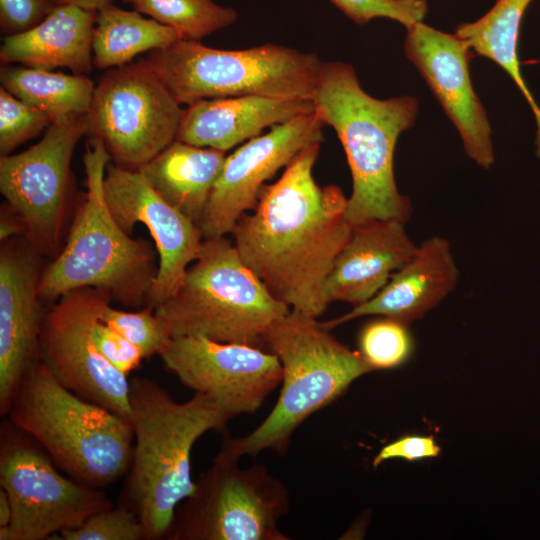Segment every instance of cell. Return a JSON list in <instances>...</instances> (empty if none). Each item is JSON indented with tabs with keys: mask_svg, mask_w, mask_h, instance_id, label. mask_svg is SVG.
Instances as JSON below:
<instances>
[{
	"mask_svg": "<svg viewBox=\"0 0 540 540\" xmlns=\"http://www.w3.org/2000/svg\"><path fill=\"white\" fill-rule=\"evenodd\" d=\"M319 149L310 146L265 184L253 213L243 214L231 232L241 259L269 292L312 318L328 307L324 285L353 229L343 190L320 187L313 177Z\"/></svg>",
	"mask_w": 540,
	"mask_h": 540,
	"instance_id": "6da1fadb",
	"label": "cell"
},
{
	"mask_svg": "<svg viewBox=\"0 0 540 540\" xmlns=\"http://www.w3.org/2000/svg\"><path fill=\"white\" fill-rule=\"evenodd\" d=\"M312 101L315 113L335 130L346 154L352 176L347 220L353 226L373 220L406 224L412 206L397 188L394 152L400 134L416 122L418 100L374 98L361 87L350 64L322 61Z\"/></svg>",
	"mask_w": 540,
	"mask_h": 540,
	"instance_id": "7a4b0ae2",
	"label": "cell"
},
{
	"mask_svg": "<svg viewBox=\"0 0 540 540\" xmlns=\"http://www.w3.org/2000/svg\"><path fill=\"white\" fill-rule=\"evenodd\" d=\"M129 383L134 446L119 504L137 513L146 540L167 539L178 505L195 488L194 444L211 430L224 432L230 419L206 395L177 402L151 379L134 377Z\"/></svg>",
	"mask_w": 540,
	"mask_h": 540,
	"instance_id": "3957f363",
	"label": "cell"
},
{
	"mask_svg": "<svg viewBox=\"0 0 540 540\" xmlns=\"http://www.w3.org/2000/svg\"><path fill=\"white\" fill-rule=\"evenodd\" d=\"M5 417L76 481L104 489L129 471L131 423L64 387L40 360L22 377Z\"/></svg>",
	"mask_w": 540,
	"mask_h": 540,
	"instance_id": "277c9868",
	"label": "cell"
},
{
	"mask_svg": "<svg viewBox=\"0 0 540 540\" xmlns=\"http://www.w3.org/2000/svg\"><path fill=\"white\" fill-rule=\"evenodd\" d=\"M263 349L281 363V390L271 412L252 432L223 437L219 451L237 459L264 450L284 455L293 433L307 418L374 371L358 350L338 341L317 318L294 310L272 324Z\"/></svg>",
	"mask_w": 540,
	"mask_h": 540,
	"instance_id": "5b68a950",
	"label": "cell"
},
{
	"mask_svg": "<svg viewBox=\"0 0 540 540\" xmlns=\"http://www.w3.org/2000/svg\"><path fill=\"white\" fill-rule=\"evenodd\" d=\"M110 159L104 142L89 136L83 157L87 191L63 250L41 273V300L91 287L107 291L127 306L147 304L157 271L149 248L129 237L107 205L104 177Z\"/></svg>",
	"mask_w": 540,
	"mask_h": 540,
	"instance_id": "8992f818",
	"label": "cell"
},
{
	"mask_svg": "<svg viewBox=\"0 0 540 540\" xmlns=\"http://www.w3.org/2000/svg\"><path fill=\"white\" fill-rule=\"evenodd\" d=\"M154 312L171 338L202 336L263 349L269 328L290 307L269 292L224 236L203 240L175 293Z\"/></svg>",
	"mask_w": 540,
	"mask_h": 540,
	"instance_id": "52a82bcc",
	"label": "cell"
},
{
	"mask_svg": "<svg viewBox=\"0 0 540 540\" xmlns=\"http://www.w3.org/2000/svg\"><path fill=\"white\" fill-rule=\"evenodd\" d=\"M145 62L186 105L244 95L312 100L322 65L313 52L272 43L225 50L184 39L150 51Z\"/></svg>",
	"mask_w": 540,
	"mask_h": 540,
	"instance_id": "ba28073f",
	"label": "cell"
},
{
	"mask_svg": "<svg viewBox=\"0 0 540 540\" xmlns=\"http://www.w3.org/2000/svg\"><path fill=\"white\" fill-rule=\"evenodd\" d=\"M220 451L177 507L168 540H288L278 522L289 510L286 486L260 464L239 466Z\"/></svg>",
	"mask_w": 540,
	"mask_h": 540,
	"instance_id": "9c48e42d",
	"label": "cell"
},
{
	"mask_svg": "<svg viewBox=\"0 0 540 540\" xmlns=\"http://www.w3.org/2000/svg\"><path fill=\"white\" fill-rule=\"evenodd\" d=\"M0 486L9 496L11 540H46L113 507L103 489L62 475L47 452L7 418L0 426Z\"/></svg>",
	"mask_w": 540,
	"mask_h": 540,
	"instance_id": "30bf717a",
	"label": "cell"
},
{
	"mask_svg": "<svg viewBox=\"0 0 540 540\" xmlns=\"http://www.w3.org/2000/svg\"><path fill=\"white\" fill-rule=\"evenodd\" d=\"M145 60L108 69L95 86L88 135L118 165L139 169L177 136L184 110Z\"/></svg>",
	"mask_w": 540,
	"mask_h": 540,
	"instance_id": "8fae6325",
	"label": "cell"
},
{
	"mask_svg": "<svg viewBox=\"0 0 540 540\" xmlns=\"http://www.w3.org/2000/svg\"><path fill=\"white\" fill-rule=\"evenodd\" d=\"M110 294L98 288L69 291L45 314L39 360L55 379L80 397L130 422V383L98 350L93 327Z\"/></svg>",
	"mask_w": 540,
	"mask_h": 540,
	"instance_id": "7c38bea8",
	"label": "cell"
},
{
	"mask_svg": "<svg viewBox=\"0 0 540 540\" xmlns=\"http://www.w3.org/2000/svg\"><path fill=\"white\" fill-rule=\"evenodd\" d=\"M88 134L87 114L53 121L29 149L0 157V191L42 253L57 248L76 144Z\"/></svg>",
	"mask_w": 540,
	"mask_h": 540,
	"instance_id": "4fadbf2b",
	"label": "cell"
},
{
	"mask_svg": "<svg viewBox=\"0 0 540 540\" xmlns=\"http://www.w3.org/2000/svg\"><path fill=\"white\" fill-rule=\"evenodd\" d=\"M159 356L183 385L206 395L229 419L255 413L282 380L277 356L251 345L180 336Z\"/></svg>",
	"mask_w": 540,
	"mask_h": 540,
	"instance_id": "5bb4252c",
	"label": "cell"
},
{
	"mask_svg": "<svg viewBox=\"0 0 540 540\" xmlns=\"http://www.w3.org/2000/svg\"><path fill=\"white\" fill-rule=\"evenodd\" d=\"M323 126L315 111L301 114L227 156L199 223L203 238L231 234L240 217L255 208L265 182L304 150L322 143Z\"/></svg>",
	"mask_w": 540,
	"mask_h": 540,
	"instance_id": "9a60e30c",
	"label": "cell"
},
{
	"mask_svg": "<svg viewBox=\"0 0 540 540\" xmlns=\"http://www.w3.org/2000/svg\"><path fill=\"white\" fill-rule=\"evenodd\" d=\"M104 194L113 217L127 234L142 223L155 242L159 267L147 298V306L155 308L175 293L189 264L196 260L204 239L201 230L165 201L138 169L108 164Z\"/></svg>",
	"mask_w": 540,
	"mask_h": 540,
	"instance_id": "2e32d148",
	"label": "cell"
},
{
	"mask_svg": "<svg viewBox=\"0 0 540 540\" xmlns=\"http://www.w3.org/2000/svg\"><path fill=\"white\" fill-rule=\"evenodd\" d=\"M406 29V56L456 127L467 156L481 168L490 169L495 162L492 129L469 74L474 52L455 33L437 30L423 22Z\"/></svg>",
	"mask_w": 540,
	"mask_h": 540,
	"instance_id": "e0dca14e",
	"label": "cell"
},
{
	"mask_svg": "<svg viewBox=\"0 0 540 540\" xmlns=\"http://www.w3.org/2000/svg\"><path fill=\"white\" fill-rule=\"evenodd\" d=\"M37 250L9 239L0 252V415L26 371L39 360V338L45 315L38 286Z\"/></svg>",
	"mask_w": 540,
	"mask_h": 540,
	"instance_id": "ac0fdd59",
	"label": "cell"
},
{
	"mask_svg": "<svg viewBox=\"0 0 540 540\" xmlns=\"http://www.w3.org/2000/svg\"><path fill=\"white\" fill-rule=\"evenodd\" d=\"M458 279L459 269L449 241L433 236L417 245L411 258L374 297L320 323L330 331L363 316H384L410 324L448 296Z\"/></svg>",
	"mask_w": 540,
	"mask_h": 540,
	"instance_id": "d6986e66",
	"label": "cell"
},
{
	"mask_svg": "<svg viewBox=\"0 0 540 540\" xmlns=\"http://www.w3.org/2000/svg\"><path fill=\"white\" fill-rule=\"evenodd\" d=\"M416 247L400 221L373 220L354 225L327 276L325 303L340 301L357 306L370 300L411 258Z\"/></svg>",
	"mask_w": 540,
	"mask_h": 540,
	"instance_id": "ffe728a7",
	"label": "cell"
},
{
	"mask_svg": "<svg viewBox=\"0 0 540 540\" xmlns=\"http://www.w3.org/2000/svg\"><path fill=\"white\" fill-rule=\"evenodd\" d=\"M313 111L312 100L259 95L204 99L184 110L175 140L226 152L265 128Z\"/></svg>",
	"mask_w": 540,
	"mask_h": 540,
	"instance_id": "44dd1931",
	"label": "cell"
},
{
	"mask_svg": "<svg viewBox=\"0 0 540 540\" xmlns=\"http://www.w3.org/2000/svg\"><path fill=\"white\" fill-rule=\"evenodd\" d=\"M97 12L58 4L33 28L4 36L1 62L44 70L66 67L74 74L89 73L93 66L92 42Z\"/></svg>",
	"mask_w": 540,
	"mask_h": 540,
	"instance_id": "7402d4cb",
	"label": "cell"
},
{
	"mask_svg": "<svg viewBox=\"0 0 540 540\" xmlns=\"http://www.w3.org/2000/svg\"><path fill=\"white\" fill-rule=\"evenodd\" d=\"M225 158V151L174 140L138 170L165 201L199 226Z\"/></svg>",
	"mask_w": 540,
	"mask_h": 540,
	"instance_id": "603a6c76",
	"label": "cell"
},
{
	"mask_svg": "<svg viewBox=\"0 0 540 540\" xmlns=\"http://www.w3.org/2000/svg\"><path fill=\"white\" fill-rule=\"evenodd\" d=\"M531 2L497 0L478 20L460 24L455 34L466 41L475 55L498 64L519 88L535 118V155L540 159V106L523 78L518 56L521 22Z\"/></svg>",
	"mask_w": 540,
	"mask_h": 540,
	"instance_id": "cb8c5ba5",
	"label": "cell"
},
{
	"mask_svg": "<svg viewBox=\"0 0 540 540\" xmlns=\"http://www.w3.org/2000/svg\"><path fill=\"white\" fill-rule=\"evenodd\" d=\"M181 39L175 29L143 17L137 10L110 4L97 12L93 65L99 69L123 66L140 53L166 48Z\"/></svg>",
	"mask_w": 540,
	"mask_h": 540,
	"instance_id": "d4e9b609",
	"label": "cell"
},
{
	"mask_svg": "<svg viewBox=\"0 0 540 540\" xmlns=\"http://www.w3.org/2000/svg\"><path fill=\"white\" fill-rule=\"evenodd\" d=\"M0 82L13 96L46 113L52 122L87 114L95 89L85 75L7 64L0 69Z\"/></svg>",
	"mask_w": 540,
	"mask_h": 540,
	"instance_id": "484cf974",
	"label": "cell"
},
{
	"mask_svg": "<svg viewBox=\"0 0 540 540\" xmlns=\"http://www.w3.org/2000/svg\"><path fill=\"white\" fill-rule=\"evenodd\" d=\"M132 4L141 14L175 29L184 40L200 41L238 17L235 9L213 0H133Z\"/></svg>",
	"mask_w": 540,
	"mask_h": 540,
	"instance_id": "4316f807",
	"label": "cell"
},
{
	"mask_svg": "<svg viewBox=\"0 0 540 540\" xmlns=\"http://www.w3.org/2000/svg\"><path fill=\"white\" fill-rule=\"evenodd\" d=\"M358 347L374 371L386 370L404 365L414 353L415 341L409 324L378 316L361 328Z\"/></svg>",
	"mask_w": 540,
	"mask_h": 540,
	"instance_id": "83f0119b",
	"label": "cell"
},
{
	"mask_svg": "<svg viewBox=\"0 0 540 540\" xmlns=\"http://www.w3.org/2000/svg\"><path fill=\"white\" fill-rule=\"evenodd\" d=\"M98 319L135 344L145 358L160 355L171 340L165 325L151 306L137 312H125L106 302L100 309Z\"/></svg>",
	"mask_w": 540,
	"mask_h": 540,
	"instance_id": "f1b7e54d",
	"label": "cell"
},
{
	"mask_svg": "<svg viewBox=\"0 0 540 540\" xmlns=\"http://www.w3.org/2000/svg\"><path fill=\"white\" fill-rule=\"evenodd\" d=\"M43 111L26 104L0 87V152L7 155L51 124Z\"/></svg>",
	"mask_w": 540,
	"mask_h": 540,
	"instance_id": "f546056e",
	"label": "cell"
},
{
	"mask_svg": "<svg viewBox=\"0 0 540 540\" xmlns=\"http://www.w3.org/2000/svg\"><path fill=\"white\" fill-rule=\"evenodd\" d=\"M60 535L62 540H146L137 513L121 504L92 515L78 528Z\"/></svg>",
	"mask_w": 540,
	"mask_h": 540,
	"instance_id": "4dcf8cb0",
	"label": "cell"
},
{
	"mask_svg": "<svg viewBox=\"0 0 540 540\" xmlns=\"http://www.w3.org/2000/svg\"><path fill=\"white\" fill-rule=\"evenodd\" d=\"M350 20L364 25L375 18H388L406 28L423 22L427 12L426 0H329Z\"/></svg>",
	"mask_w": 540,
	"mask_h": 540,
	"instance_id": "1f68e13d",
	"label": "cell"
},
{
	"mask_svg": "<svg viewBox=\"0 0 540 540\" xmlns=\"http://www.w3.org/2000/svg\"><path fill=\"white\" fill-rule=\"evenodd\" d=\"M93 338L100 353L126 376L145 359L143 352L135 344L99 319L93 327Z\"/></svg>",
	"mask_w": 540,
	"mask_h": 540,
	"instance_id": "d6a6232c",
	"label": "cell"
},
{
	"mask_svg": "<svg viewBox=\"0 0 540 540\" xmlns=\"http://www.w3.org/2000/svg\"><path fill=\"white\" fill-rule=\"evenodd\" d=\"M58 4L54 0H0V30L21 33L41 22Z\"/></svg>",
	"mask_w": 540,
	"mask_h": 540,
	"instance_id": "836d02e7",
	"label": "cell"
},
{
	"mask_svg": "<svg viewBox=\"0 0 540 540\" xmlns=\"http://www.w3.org/2000/svg\"><path fill=\"white\" fill-rule=\"evenodd\" d=\"M441 448L433 435H405L384 445L373 459L374 468L387 460L403 459L418 461L436 458Z\"/></svg>",
	"mask_w": 540,
	"mask_h": 540,
	"instance_id": "e575fe53",
	"label": "cell"
},
{
	"mask_svg": "<svg viewBox=\"0 0 540 540\" xmlns=\"http://www.w3.org/2000/svg\"><path fill=\"white\" fill-rule=\"evenodd\" d=\"M26 226L22 219L12 210V213H2L0 220V239L7 241L17 238L18 235H26Z\"/></svg>",
	"mask_w": 540,
	"mask_h": 540,
	"instance_id": "d590c367",
	"label": "cell"
},
{
	"mask_svg": "<svg viewBox=\"0 0 540 540\" xmlns=\"http://www.w3.org/2000/svg\"><path fill=\"white\" fill-rule=\"evenodd\" d=\"M57 4L75 5L84 9L99 11L112 4V0H54Z\"/></svg>",
	"mask_w": 540,
	"mask_h": 540,
	"instance_id": "8d00e7d4",
	"label": "cell"
},
{
	"mask_svg": "<svg viewBox=\"0 0 540 540\" xmlns=\"http://www.w3.org/2000/svg\"><path fill=\"white\" fill-rule=\"evenodd\" d=\"M12 520V505L8 494L0 488V526L10 525Z\"/></svg>",
	"mask_w": 540,
	"mask_h": 540,
	"instance_id": "74e56055",
	"label": "cell"
},
{
	"mask_svg": "<svg viewBox=\"0 0 540 540\" xmlns=\"http://www.w3.org/2000/svg\"><path fill=\"white\" fill-rule=\"evenodd\" d=\"M0 540H11V530L9 525L0 526Z\"/></svg>",
	"mask_w": 540,
	"mask_h": 540,
	"instance_id": "f35d334b",
	"label": "cell"
},
{
	"mask_svg": "<svg viewBox=\"0 0 540 540\" xmlns=\"http://www.w3.org/2000/svg\"><path fill=\"white\" fill-rule=\"evenodd\" d=\"M123 1L129 2V3H132V2H133V0H123Z\"/></svg>",
	"mask_w": 540,
	"mask_h": 540,
	"instance_id": "ab89813d",
	"label": "cell"
}]
</instances>
